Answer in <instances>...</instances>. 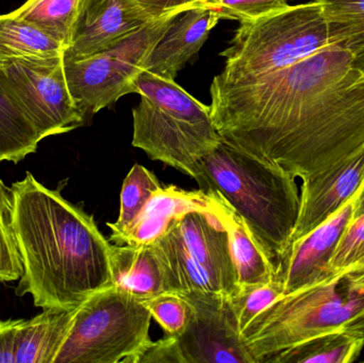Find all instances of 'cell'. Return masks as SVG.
Here are the masks:
<instances>
[{
  "instance_id": "33",
  "label": "cell",
  "mask_w": 364,
  "mask_h": 363,
  "mask_svg": "<svg viewBox=\"0 0 364 363\" xmlns=\"http://www.w3.org/2000/svg\"><path fill=\"white\" fill-rule=\"evenodd\" d=\"M153 18L159 19L168 14H181L194 9L198 0H134Z\"/></svg>"
},
{
  "instance_id": "18",
  "label": "cell",
  "mask_w": 364,
  "mask_h": 363,
  "mask_svg": "<svg viewBox=\"0 0 364 363\" xmlns=\"http://www.w3.org/2000/svg\"><path fill=\"white\" fill-rule=\"evenodd\" d=\"M77 309H43L40 315L21 320L16 363H53L70 332Z\"/></svg>"
},
{
  "instance_id": "19",
  "label": "cell",
  "mask_w": 364,
  "mask_h": 363,
  "mask_svg": "<svg viewBox=\"0 0 364 363\" xmlns=\"http://www.w3.org/2000/svg\"><path fill=\"white\" fill-rule=\"evenodd\" d=\"M363 350V332H333L284 350L265 363H352Z\"/></svg>"
},
{
  "instance_id": "26",
  "label": "cell",
  "mask_w": 364,
  "mask_h": 363,
  "mask_svg": "<svg viewBox=\"0 0 364 363\" xmlns=\"http://www.w3.org/2000/svg\"><path fill=\"white\" fill-rule=\"evenodd\" d=\"M288 0H198L194 8L205 6L215 11L220 19L246 21L286 9Z\"/></svg>"
},
{
  "instance_id": "37",
  "label": "cell",
  "mask_w": 364,
  "mask_h": 363,
  "mask_svg": "<svg viewBox=\"0 0 364 363\" xmlns=\"http://www.w3.org/2000/svg\"><path fill=\"white\" fill-rule=\"evenodd\" d=\"M288 1H290V0H288ZM308 1H316V0H308Z\"/></svg>"
},
{
  "instance_id": "25",
  "label": "cell",
  "mask_w": 364,
  "mask_h": 363,
  "mask_svg": "<svg viewBox=\"0 0 364 363\" xmlns=\"http://www.w3.org/2000/svg\"><path fill=\"white\" fill-rule=\"evenodd\" d=\"M143 303L166 336H181L192 318V305L182 294L176 292L162 293L143 300Z\"/></svg>"
},
{
  "instance_id": "2",
  "label": "cell",
  "mask_w": 364,
  "mask_h": 363,
  "mask_svg": "<svg viewBox=\"0 0 364 363\" xmlns=\"http://www.w3.org/2000/svg\"><path fill=\"white\" fill-rule=\"evenodd\" d=\"M10 223L23 264L15 293L42 309H72L113 287L111 246L94 217L30 172L11 185Z\"/></svg>"
},
{
  "instance_id": "4",
  "label": "cell",
  "mask_w": 364,
  "mask_h": 363,
  "mask_svg": "<svg viewBox=\"0 0 364 363\" xmlns=\"http://www.w3.org/2000/svg\"><path fill=\"white\" fill-rule=\"evenodd\" d=\"M364 334V270L340 271L321 283L280 296L242 332L255 362L321 335Z\"/></svg>"
},
{
  "instance_id": "29",
  "label": "cell",
  "mask_w": 364,
  "mask_h": 363,
  "mask_svg": "<svg viewBox=\"0 0 364 363\" xmlns=\"http://www.w3.org/2000/svg\"><path fill=\"white\" fill-rule=\"evenodd\" d=\"M21 275L23 264L10 220L0 221V281H18Z\"/></svg>"
},
{
  "instance_id": "12",
  "label": "cell",
  "mask_w": 364,
  "mask_h": 363,
  "mask_svg": "<svg viewBox=\"0 0 364 363\" xmlns=\"http://www.w3.org/2000/svg\"><path fill=\"white\" fill-rule=\"evenodd\" d=\"M155 21L134 0H81L63 58L102 53Z\"/></svg>"
},
{
  "instance_id": "24",
  "label": "cell",
  "mask_w": 364,
  "mask_h": 363,
  "mask_svg": "<svg viewBox=\"0 0 364 363\" xmlns=\"http://www.w3.org/2000/svg\"><path fill=\"white\" fill-rule=\"evenodd\" d=\"M164 187L151 170L141 164H134L126 176L121 191L119 219L108 223L111 229L110 240L123 234L136 221L151 196Z\"/></svg>"
},
{
  "instance_id": "6",
  "label": "cell",
  "mask_w": 364,
  "mask_h": 363,
  "mask_svg": "<svg viewBox=\"0 0 364 363\" xmlns=\"http://www.w3.org/2000/svg\"><path fill=\"white\" fill-rule=\"evenodd\" d=\"M331 44L328 21L318 1L290 4L254 21H240L218 76L235 81L288 67Z\"/></svg>"
},
{
  "instance_id": "21",
  "label": "cell",
  "mask_w": 364,
  "mask_h": 363,
  "mask_svg": "<svg viewBox=\"0 0 364 363\" xmlns=\"http://www.w3.org/2000/svg\"><path fill=\"white\" fill-rule=\"evenodd\" d=\"M63 45L32 23L10 14L0 15V63L45 59L63 55Z\"/></svg>"
},
{
  "instance_id": "3",
  "label": "cell",
  "mask_w": 364,
  "mask_h": 363,
  "mask_svg": "<svg viewBox=\"0 0 364 363\" xmlns=\"http://www.w3.org/2000/svg\"><path fill=\"white\" fill-rule=\"evenodd\" d=\"M198 166L201 191L226 202L243 220L277 272L299 219L296 177L225 141Z\"/></svg>"
},
{
  "instance_id": "28",
  "label": "cell",
  "mask_w": 364,
  "mask_h": 363,
  "mask_svg": "<svg viewBox=\"0 0 364 363\" xmlns=\"http://www.w3.org/2000/svg\"><path fill=\"white\" fill-rule=\"evenodd\" d=\"M333 273L348 269L364 270V215L353 220L342 236L331 262Z\"/></svg>"
},
{
  "instance_id": "13",
  "label": "cell",
  "mask_w": 364,
  "mask_h": 363,
  "mask_svg": "<svg viewBox=\"0 0 364 363\" xmlns=\"http://www.w3.org/2000/svg\"><path fill=\"white\" fill-rule=\"evenodd\" d=\"M354 220V200H350L322 225L291 244L276 272L284 296L321 283L335 274L331 262L348 226Z\"/></svg>"
},
{
  "instance_id": "7",
  "label": "cell",
  "mask_w": 364,
  "mask_h": 363,
  "mask_svg": "<svg viewBox=\"0 0 364 363\" xmlns=\"http://www.w3.org/2000/svg\"><path fill=\"white\" fill-rule=\"evenodd\" d=\"M151 313L143 300L115 287L79 305L53 363H134L151 343Z\"/></svg>"
},
{
  "instance_id": "16",
  "label": "cell",
  "mask_w": 364,
  "mask_h": 363,
  "mask_svg": "<svg viewBox=\"0 0 364 363\" xmlns=\"http://www.w3.org/2000/svg\"><path fill=\"white\" fill-rule=\"evenodd\" d=\"M226 206L220 198L201 190L186 191L176 185H164L151 196L132 226L112 242L114 244H151L164 236L184 213L194 210L222 211Z\"/></svg>"
},
{
  "instance_id": "23",
  "label": "cell",
  "mask_w": 364,
  "mask_h": 363,
  "mask_svg": "<svg viewBox=\"0 0 364 363\" xmlns=\"http://www.w3.org/2000/svg\"><path fill=\"white\" fill-rule=\"evenodd\" d=\"M80 2L81 0H27L12 14L53 36L66 49Z\"/></svg>"
},
{
  "instance_id": "8",
  "label": "cell",
  "mask_w": 364,
  "mask_h": 363,
  "mask_svg": "<svg viewBox=\"0 0 364 363\" xmlns=\"http://www.w3.org/2000/svg\"><path fill=\"white\" fill-rule=\"evenodd\" d=\"M227 210L228 206L222 211L184 213L155 241L168 264L176 293L205 292L228 296L239 293L225 222Z\"/></svg>"
},
{
  "instance_id": "15",
  "label": "cell",
  "mask_w": 364,
  "mask_h": 363,
  "mask_svg": "<svg viewBox=\"0 0 364 363\" xmlns=\"http://www.w3.org/2000/svg\"><path fill=\"white\" fill-rule=\"evenodd\" d=\"M220 21L215 11L205 6L181 13L151 49L142 70L175 80L184 65L199 53Z\"/></svg>"
},
{
  "instance_id": "9",
  "label": "cell",
  "mask_w": 364,
  "mask_h": 363,
  "mask_svg": "<svg viewBox=\"0 0 364 363\" xmlns=\"http://www.w3.org/2000/svg\"><path fill=\"white\" fill-rule=\"evenodd\" d=\"M178 15L161 17L102 53L76 60L63 58L68 90L85 119L123 96L136 94V78L143 63Z\"/></svg>"
},
{
  "instance_id": "22",
  "label": "cell",
  "mask_w": 364,
  "mask_h": 363,
  "mask_svg": "<svg viewBox=\"0 0 364 363\" xmlns=\"http://www.w3.org/2000/svg\"><path fill=\"white\" fill-rule=\"evenodd\" d=\"M42 141L31 121L0 87V162L18 163Z\"/></svg>"
},
{
  "instance_id": "5",
  "label": "cell",
  "mask_w": 364,
  "mask_h": 363,
  "mask_svg": "<svg viewBox=\"0 0 364 363\" xmlns=\"http://www.w3.org/2000/svg\"><path fill=\"white\" fill-rule=\"evenodd\" d=\"M141 99L132 110V146L198 183L199 161L220 142L210 106L193 97L174 79L142 70L136 78Z\"/></svg>"
},
{
  "instance_id": "34",
  "label": "cell",
  "mask_w": 364,
  "mask_h": 363,
  "mask_svg": "<svg viewBox=\"0 0 364 363\" xmlns=\"http://www.w3.org/2000/svg\"><path fill=\"white\" fill-rule=\"evenodd\" d=\"M21 320L0 321V363H16L17 334Z\"/></svg>"
},
{
  "instance_id": "20",
  "label": "cell",
  "mask_w": 364,
  "mask_h": 363,
  "mask_svg": "<svg viewBox=\"0 0 364 363\" xmlns=\"http://www.w3.org/2000/svg\"><path fill=\"white\" fill-rule=\"evenodd\" d=\"M225 222L240 290L267 285L275 281L273 264L255 240L243 220L229 207Z\"/></svg>"
},
{
  "instance_id": "32",
  "label": "cell",
  "mask_w": 364,
  "mask_h": 363,
  "mask_svg": "<svg viewBox=\"0 0 364 363\" xmlns=\"http://www.w3.org/2000/svg\"><path fill=\"white\" fill-rule=\"evenodd\" d=\"M134 363H183L175 337L166 336L151 341Z\"/></svg>"
},
{
  "instance_id": "11",
  "label": "cell",
  "mask_w": 364,
  "mask_h": 363,
  "mask_svg": "<svg viewBox=\"0 0 364 363\" xmlns=\"http://www.w3.org/2000/svg\"><path fill=\"white\" fill-rule=\"evenodd\" d=\"M192 305L188 327L175 337L183 363H256L242 338L232 296L181 293Z\"/></svg>"
},
{
  "instance_id": "35",
  "label": "cell",
  "mask_w": 364,
  "mask_h": 363,
  "mask_svg": "<svg viewBox=\"0 0 364 363\" xmlns=\"http://www.w3.org/2000/svg\"><path fill=\"white\" fill-rule=\"evenodd\" d=\"M12 209V198H11V188L4 185L0 179V221H9Z\"/></svg>"
},
{
  "instance_id": "10",
  "label": "cell",
  "mask_w": 364,
  "mask_h": 363,
  "mask_svg": "<svg viewBox=\"0 0 364 363\" xmlns=\"http://www.w3.org/2000/svg\"><path fill=\"white\" fill-rule=\"evenodd\" d=\"M0 87L25 112L42 140L72 131L85 121L68 90L63 55L2 62Z\"/></svg>"
},
{
  "instance_id": "17",
  "label": "cell",
  "mask_w": 364,
  "mask_h": 363,
  "mask_svg": "<svg viewBox=\"0 0 364 363\" xmlns=\"http://www.w3.org/2000/svg\"><path fill=\"white\" fill-rule=\"evenodd\" d=\"M113 287L141 300L174 292L168 264L155 242L151 244H112Z\"/></svg>"
},
{
  "instance_id": "30",
  "label": "cell",
  "mask_w": 364,
  "mask_h": 363,
  "mask_svg": "<svg viewBox=\"0 0 364 363\" xmlns=\"http://www.w3.org/2000/svg\"><path fill=\"white\" fill-rule=\"evenodd\" d=\"M329 34L331 43L350 53L352 67L364 77V21L352 25L329 26Z\"/></svg>"
},
{
  "instance_id": "36",
  "label": "cell",
  "mask_w": 364,
  "mask_h": 363,
  "mask_svg": "<svg viewBox=\"0 0 364 363\" xmlns=\"http://www.w3.org/2000/svg\"><path fill=\"white\" fill-rule=\"evenodd\" d=\"M354 220L364 215V180L354 197Z\"/></svg>"
},
{
  "instance_id": "31",
  "label": "cell",
  "mask_w": 364,
  "mask_h": 363,
  "mask_svg": "<svg viewBox=\"0 0 364 363\" xmlns=\"http://www.w3.org/2000/svg\"><path fill=\"white\" fill-rule=\"evenodd\" d=\"M322 4L329 26H346L364 21V0H316Z\"/></svg>"
},
{
  "instance_id": "14",
  "label": "cell",
  "mask_w": 364,
  "mask_h": 363,
  "mask_svg": "<svg viewBox=\"0 0 364 363\" xmlns=\"http://www.w3.org/2000/svg\"><path fill=\"white\" fill-rule=\"evenodd\" d=\"M363 180L364 146L324 172L303 180L299 219L291 244L337 213L354 197Z\"/></svg>"
},
{
  "instance_id": "1",
  "label": "cell",
  "mask_w": 364,
  "mask_h": 363,
  "mask_svg": "<svg viewBox=\"0 0 364 363\" xmlns=\"http://www.w3.org/2000/svg\"><path fill=\"white\" fill-rule=\"evenodd\" d=\"M223 141L311 178L364 146V77L331 43L277 72L210 87Z\"/></svg>"
},
{
  "instance_id": "27",
  "label": "cell",
  "mask_w": 364,
  "mask_h": 363,
  "mask_svg": "<svg viewBox=\"0 0 364 363\" xmlns=\"http://www.w3.org/2000/svg\"><path fill=\"white\" fill-rule=\"evenodd\" d=\"M282 296L284 288L276 279L267 285L240 290L239 293L232 296V300L241 332L250 325L259 313Z\"/></svg>"
}]
</instances>
